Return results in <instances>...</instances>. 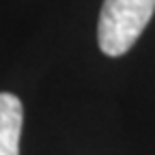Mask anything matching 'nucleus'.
Listing matches in <instances>:
<instances>
[{
	"label": "nucleus",
	"instance_id": "obj_1",
	"mask_svg": "<svg viewBox=\"0 0 155 155\" xmlns=\"http://www.w3.org/2000/svg\"><path fill=\"white\" fill-rule=\"evenodd\" d=\"M155 13V0H104L97 39L108 56H123L138 41V37Z\"/></svg>",
	"mask_w": 155,
	"mask_h": 155
},
{
	"label": "nucleus",
	"instance_id": "obj_2",
	"mask_svg": "<svg viewBox=\"0 0 155 155\" xmlns=\"http://www.w3.org/2000/svg\"><path fill=\"white\" fill-rule=\"evenodd\" d=\"M24 108L11 93H0V155H19Z\"/></svg>",
	"mask_w": 155,
	"mask_h": 155
}]
</instances>
